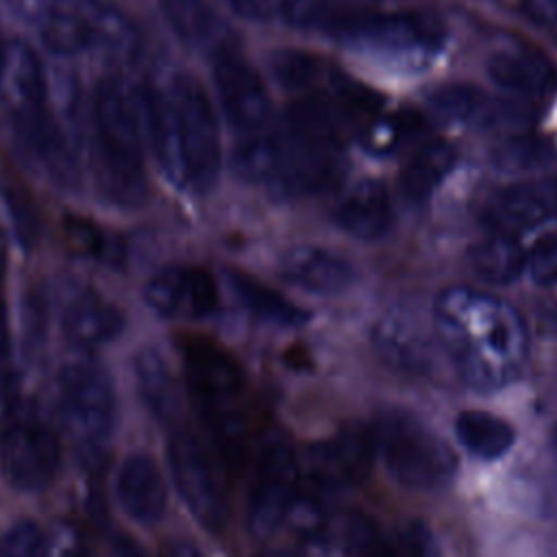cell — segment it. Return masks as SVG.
<instances>
[{
	"label": "cell",
	"instance_id": "1",
	"mask_svg": "<svg viewBox=\"0 0 557 557\" xmlns=\"http://www.w3.org/2000/svg\"><path fill=\"white\" fill-rule=\"evenodd\" d=\"M435 329L472 387L498 389L524 368V322L513 307L494 296L468 287L446 289L435 305Z\"/></svg>",
	"mask_w": 557,
	"mask_h": 557
},
{
	"label": "cell",
	"instance_id": "2",
	"mask_svg": "<svg viewBox=\"0 0 557 557\" xmlns=\"http://www.w3.org/2000/svg\"><path fill=\"white\" fill-rule=\"evenodd\" d=\"M91 168L100 196L117 209H139L148 198V91L124 76H104L94 91Z\"/></svg>",
	"mask_w": 557,
	"mask_h": 557
},
{
	"label": "cell",
	"instance_id": "3",
	"mask_svg": "<svg viewBox=\"0 0 557 557\" xmlns=\"http://www.w3.org/2000/svg\"><path fill=\"white\" fill-rule=\"evenodd\" d=\"M346 131L326 91L292 102L274 128L276 170L268 189L289 200L335 187L346 168Z\"/></svg>",
	"mask_w": 557,
	"mask_h": 557
},
{
	"label": "cell",
	"instance_id": "4",
	"mask_svg": "<svg viewBox=\"0 0 557 557\" xmlns=\"http://www.w3.org/2000/svg\"><path fill=\"white\" fill-rule=\"evenodd\" d=\"M285 24L400 59H426L442 46V28L433 17L411 11H379L374 4L294 0Z\"/></svg>",
	"mask_w": 557,
	"mask_h": 557
},
{
	"label": "cell",
	"instance_id": "5",
	"mask_svg": "<svg viewBox=\"0 0 557 557\" xmlns=\"http://www.w3.org/2000/svg\"><path fill=\"white\" fill-rule=\"evenodd\" d=\"M370 437L387 472L405 487L440 490L455 474L457 459L450 446L405 409L379 411L372 420Z\"/></svg>",
	"mask_w": 557,
	"mask_h": 557
},
{
	"label": "cell",
	"instance_id": "6",
	"mask_svg": "<svg viewBox=\"0 0 557 557\" xmlns=\"http://www.w3.org/2000/svg\"><path fill=\"white\" fill-rule=\"evenodd\" d=\"M159 87L165 96L176 131L183 161V189L205 196L215 187L222 161L220 128L213 104L205 87L185 72L172 74Z\"/></svg>",
	"mask_w": 557,
	"mask_h": 557
},
{
	"label": "cell",
	"instance_id": "7",
	"mask_svg": "<svg viewBox=\"0 0 557 557\" xmlns=\"http://www.w3.org/2000/svg\"><path fill=\"white\" fill-rule=\"evenodd\" d=\"M54 403L63 429L81 446L98 450L113 435L117 394L109 372L98 361H67L57 372Z\"/></svg>",
	"mask_w": 557,
	"mask_h": 557
},
{
	"label": "cell",
	"instance_id": "8",
	"mask_svg": "<svg viewBox=\"0 0 557 557\" xmlns=\"http://www.w3.org/2000/svg\"><path fill=\"white\" fill-rule=\"evenodd\" d=\"M298 487V461L289 435L270 429L255 444L252 479L246 500V527L257 540H265L285 522L287 507Z\"/></svg>",
	"mask_w": 557,
	"mask_h": 557
},
{
	"label": "cell",
	"instance_id": "9",
	"mask_svg": "<svg viewBox=\"0 0 557 557\" xmlns=\"http://www.w3.org/2000/svg\"><path fill=\"white\" fill-rule=\"evenodd\" d=\"M170 474L189 513L209 533H222L228 520V500L218 472V457L189 431H172L168 440Z\"/></svg>",
	"mask_w": 557,
	"mask_h": 557
},
{
	"label": "cell",
	"instance_id": "10",
	"mask_svg": "<svg viewBox=\"0 0 557 557\" xmlns=\"http://www.w3.org/2000/svg\"><path fill=\"white\" fill-rule=\"evenodd\" d=\"M61 446L50 424L33 409H17L0 433V468L22 492L46 490L59 470Z\"/></svg>",
	"mask_w": 557,
	"mask_h": 557
},
{
	"label": "cell",
	"instance_id": "11",
	"mask_svg": "<svg viewBox=\"0 0 557 557\" xmlns=\"http://www.w3.org/2000/svg\"><path fill=\"white\" fill-rule=\"evenodd\" d=\"M181 359L185 387L202 424L237 416L235 403L244 389L239 363L207 339H185Z\"/></svg>",
	"mask_w": 557,
	"mask_h": 557
},
{
	"label": "cell",
	"instance_id": "12",
	"mask_svg": "<svg viewBox=\"0 0 557 557\" xmlns=\"http://www.w3.org/2000/svg\"><path fill=\"white\" fill-rule=\"evenodd\" d=\"M374 444L370 431L350 424L324 442L313 444L305 457L307 487L324 498L359 485L372 466Z\"/></svg>",
	"mask_w": 557,
	"mask_h": 557
},
{
	"label": "cell",
	"instance_id": "13",
	"mask_svg": "<svg viewBox=\"0 0 557 557\" xmlns=\"http://www.w3.org/2000/svg\"><path fill=\"white\" fill-rule=\"evenodd\" d=\"M213 85L222 113L233 131L252 135L268 128L270 96L261 76L237 50L213 57Z\"/></svg>",
	"mask_w": 557,
	"mask_h": 557
},
{
	"label": "cell",
	"instance_id": "14",
	"mask_svg": "<svg viewBox=\"0 0 557 557\" xmlns=\"http://www.w3.org/2000/svg\"><path fill=\"white\" fill-rule=\"evenodd\" d=\"M485 222L498 231L516 235L557 215V181H527L496 191L485 205Z\"/></svg>",
	"mask_w": 557,
	"mask_h": 557
},
{
	"label": "cell",
	"instance_id": "15",
	"mask_svg": "<svg viewBox=\"0 0 557 557\" xmlns=\"http://www.w3.org/2000/svg\"><path fill=\"white\" fill-rule=\"evenodd\" d=\"M433 109L455 122L479 128H522L527 122V113L518 102H503L472 85H446L433 91L431 96Z\"/></svg>",
	"mask_w": 557,
	"mask_h": 557
},
{
	"label": "cell",
	"instance_id": "16",
	"mask_svg": "<svg viewBox=\"0 0 557 557\" xmlns=\"http://www.w3.org/2000/svg\"><path fill=\"white\" fill-rule=\"evenodd\" d=\"M278 274L289 285L318 296L342 294L355 281V270L348 259L311 244L289 248L278 259Z\"/></svg>",
	"mask_w": 557,
	"mask_h": 557
},
{
	"label": "cell",
	"instance_id": "17",
	"mask_svg": "<svg viewBox=\"0 0 557 557\" xmlns=\"http://www.w3.org/2000/svg\"><path fill=\"white\" fill-rule=\"evenodd\" d=\"M115 496L122 511L141 527L157 524L168 507L165 483L154 459L146 453L128 455L117 468Z\"/></svg>",
	"mask_w": 557,
	"mask_h": 557
},
{
	"label": "cell",
	"instance_id": "18",
	"mask_svg": "<svg viewBox=\"0 0 557 557\" xmlns=\"http://www.w3.org/2000/svg\"><path fill=\"white\" fill-rule=\"evenodd\" d=\"M161 13L174 35L211 57L237 50L231 24L207 0H161Z\"/></svg>",
	"mask_w": 557,
	"mask_h": 557
},
{
	"label": "cell",
	"instance_id": "19",
	"mask_svg": "<svg viewBox=\"0 0 557 557\" xmlns=\"http://www.w3.org/2000/svg\"><path fill=\"white\" fill-rule=\"evenodd\" d=\"M487 74L503 91L520 100H548L557 91V67L544 54L529 48L492 54Z\"/></svg>",
	"mask_w": 557,
	"mask_h": 557
},
{
	"label": "cell",
	"instance_id": "20",
	"mask_svg": "<svg viewBox=\"0 0 557 557\" xmlns=\"http://www.w3.org/2000/svg\"><path fill=\"white\" fill-rule=\"evenodd\" d=\"M333 222L355 239H381L392 226V202L385 185L374 178L355 183L335 202Z\"/></svg>",
	"mask_w": 557,
	"mask_h": 557
},
{
	"label": "cell",
	"instance_id": "21",
	"mask_svg": "<svg viewBox=\"0 0 557 557\" xmlns=\"http://www.w3.org/2000/svg\"><path fill=\"white\" fill-rule=\"evenodd\" d=\"M65 337L78 348H98L124 331L122 311L94 289H78L63 309Z\"/></svg>",
	"mask_w": 557,
	"mask_h": 557
},
{
	"label": "cell",
	"instance_id": "22",
	"mask_svg": "<svg viewBox=\"0 0 557 557\" xmlns=\"http://www.w3.org/2000/svg\"><path fill=\"white\" fill-rule=\"evenodd\" d=\"M133 376L146 411L159 424L172 429L181 413V392L165 357L157 348L144 346L133 359Z\"/></svg>",
	"mask_w": 557,
	"mask_h": 557
},
{
	"label": "cell",
	"instance_id": "23",
	"mask_svg": "<svg viewBox=\"0 0 557 557\" xmlns=\"http://www.w3.org/2000/svg\"><path fill=\"white\" fill-rule=\"evenodd\" d=\"M0 87L9 102L11 115H24L48 107V87L44 65L37 52L24 41H11Z\"/></svg>",
	"mask_w": 557,
	"mask_h": 557
},
{
	"label": "cell",
	"instance_id": "24",
	"mask_svg": "<svg viewBox=\"0 0 557 557\" xmlns=\"http://www.w3.org/2000/svg\"><path fill=\"white\" fill-rule=\"evenodd\" d=\"M81 7L91 50L102 52L113 61H128L139 52V33L120 9L102 0H81Z\"/></svg>",
	"mask_w": 557,
	"mask_h": 557
},
{
	"label": "cell",
	"instance_id": "25",
	"mask_svg": "<svg viewBox=\"0 0 557 557\" xmlns=\"http://www.w3.org/2000/svg\"><path fill=\"white\" fill-rule=\"evenodd\" d=\"M226 285L235 294V298L242 302V307L252 313L257 320H263L274 326H300L309 320V311L294 305L272 287L263 285L259 278L244 274L239 270H226L224 272Z\"/></svg>",
	"mask_w": 557,
	"mask_h": 557
},
{
	"label": "cell",
	"instance_id": "26",
	"mask_svg": "<svg viewBox=\"0 0 557 557\" xmlns=\"http://www.w3.org/2000/svg\"><path fill=\"white\" fill-rule=\"evenodd\" d=\"M457 152L448 141L433 139L422 144L400 172L398 185L405 200L413 205L424 202L453 170Z\"/></svg>",
	"mask_w": 557,
	"mask_h": 557
},
{
	"label": "cell",
	"instance_id": "27",
	"mask_svg": "<svg viewBox=\"0 0 557 557\" xmlns=\"http://www.w3.org/2000/svg\"><path fill=\"white\" fill-rule=\"evenodd\" d=\"M468 263L481 281L505 285L520 274L522 265L527 263V257L520 244L516 242V235L494 231L490 237L476 242L470 248Z\"/></svg>",
	"mask_w": 557,
	"mask_h": 557
},
{
	"label": "cell",
	"instance_id": "28",
	"mask_svg": "<svg viewBox=\"0 0 557 557\" xmlns=\"http://www.w3.org/2000/svg\"><path fill=\"white\" fill-rule=\"evenodd\" d=\"M457 440L481 459H496L513 444V429L503 418L487 411H463L455 422Z\"/></svg>",
	"mask_w": 557,
	"mask_h": 557
},
{
	"label": "cell",
	"instance_id": "29",
	"mask_svg": "<svg viewBox=\"0 0 557 557\" xmlns=\"http://www.w3.org/2000/svg\"><path fill=\"white\" fill-rule=\"evenodd\" d=\"M191 268L168 265L154 272L144 287V302L161 318L187 315Z\"/></svg>",
	"mask_w": 557,
	"mask_h": 557
},
{
	"label": "cell",
	"instance_id": "30",
	"mask_svg": "<svg viewBox=\"0 0 557 557\" xmlns=\"http://www.w3.org/2000/svg\"><path fill=\"white\" fill-rule=\"evenodd\" d=\"M270 72L274 81L289 91H309L329 81L331 70L324 59L305 50H276L270 54Z\"/></svg>",
	"mask_w": 557,
	"mask_h": 557
},
{
	"label": "cell",
	"instance_id": "31",
	"mask_svg": "<svg viewBox=\"0 0 557 557\" xmlns=\"http://www.w3.org/2000/svg\"><path fill=\"white\" fill-rule=\"evenodd\" d=\"M67 244L83 257H89L107 268H120L126 259V246L115 233H107L98 224L85 218H65Z\"/></svg>",
	"mask_w": 557,
	"mask_h": 557
},
{
	"label": "cell",
	"instance_id": "32",
	"mask_svg": "<svg viewBox=\"0 0 557 557\" xmlns=\"http://www.w3.org/2000/svg\"><path fill=\"white\" fill-rule=\"evenodd\" d=\"M422 131L420 117L411 113H396V115H376L361 133V141L366 150L374 154H389L398 148H403L409 139L416 137V133Z\"/></svg>",
	"mask_w": 557,
	"mask_h": 557
},
{
	"label": "cell",
	"instance_id": "33",
	"mask_svg": "<svg viewBox=\"0 0 557 557\" xmlns=\"http://www.w3.org/2000/svg\"><path fill=\"white\" fill-rule=\"evenodd\" d=\"M2 202L11 220V231L22 250H33L39 244L41 220L33 198L17 185L2 187Z\"/></svg>",
	"mask_w": 557,
	"mask_h": 557
},
{
	"label": "cell",
	"instance_id": "34",
	"mask_svg": "<svg viewBox=\"0 0 557 557\" xmlns=\"http://www.w3.org/2000/svg\"><path fill=\"white\" fill-rule=\"evenodd\" d=\"M46 531L33 520H20L0 537V555L7 557H41L50 550Z\"/></svg>",
	"mask_w": 557,
	"mask_h": 557
},
{
	"label": "cell",
	"instance_id": "35",
	"mask_svg": "<svg viewBox=\"0 0 557 557\" xmlns=\"http://www.w3.org/2000/svg\"><path fill=\"white\" fill-rule=\"evenodd\" d=\"M22 348L26 355H35L46 344L48 333V305L46 294L30 289L22 298Z\"/></svg>",
	"mask_w": 557,
	"mask_h": 557
},
{
	"label": "cell",
	"instance_id": "36",
	"mask_svg": "<svg viewBox=\"0 0 557 557\" xmlns=\"http://www.w3.org/2000/svg\"><path fill=\"white\" fill-rule=\"evenodd\" d=\"M496 161L500 168H513V170L544 168L553 161V150L548 144H542L531 137H511L496 152Z\"/></svg>",
	"mask_w": 557,
	"mask_h": 557
},
{
	"label": "cell",
	"instance_id": "37",
	"mask_svg": "<svg viewBox=\"0 0 557 557\" xmlns=\"http://www.w3.org/2000/svg\"><path fill=\"white\" fill-rule=\"evenodd\" d=\"M218 309H220V296H218V285L213 276L202 268H191L187 315L196 320H205L215 315Z\"/></svg>",
	"mask_w": 557,
	"mask_h": 557
},
{
	"label": "cell",
	"instance_id": "38",
	"mask_svg": "<svg viewBox=\"0 0 557 557\" xmlns=\"http://www.w3.org/2000/svg\"><path fill=\"white\" fill-rule=\"evenodd\" d=\"M527 265L535 283H557V231L542 235L527 255Z\"/></svg>",
	"mask_w": 557,
	"mask_h": 557
},
{
	"label": "cell",
	"instance_id": "39",
	"mask_svg": "<svg viewBox=\"0 0 557 557\" xmlns=\"http://www.w3.org/2000/svg\"><path fill=\"white\" fill-rule=\"evenodd\" d=\"M233 13L255 22H287L294 0H222Z\"/></svg>",
	"mask_w": 557,
	"mask_h": 557
},
{
	"label": "cell",
	"instance_id": "40",
	"mask_svg": "<svg viewBox=\"0 0 557 557\" xmlns=\"http://www.w3.org/2000/svg\"><path fill=\"white\" fill-rule=\"evenodd\" d=\"M7 7L15 17L30 26H39L57 7L61 0H4Z\"/></svg>",
	"mask_w": 557,
	"mask_h": 557
},
{
	"label": "cell",
	"instance_id": "41",
	"mask_svg": "<svg viewBox=\"0 0 557 557\" xmlns=\"http://www.w3.org/2000/svg\"><path fill=\"white\" fill-rule=\"evenodd\" d=\"M527 11L544 24L557 22V0H527Z\"/></svg>",
	"mask_w": 557,
	"mask_h": 557
},
{
	"label": "cell",
	"instance_id": "42",
	"mask_svg": "<svg viewBox=\"0 0 557 557\" xmlns=\"http://www.w3.org/2000/svg\"><path fill=\"white\" fill-rule=\"evenodd\" d=\"M11 350V337H9V313H7V302L0 289V359H7Z\"/></svg>",
	"mask_w": 557,
	"mask_h": 557
},
{
	"label": "cell",
	"instance_id": "43",
	"mask_svg": "<svg viewBox=\"0 0 557 557\" xmlns=\"http://www.w3.org/2000/svg\"><path fill=\"white\" fill-rule=\"evenodd\" d=\"M7 259H9V242H7V235L0 231V289L7 274Z\"/></svg>",
	"mask_w": 557,
	"mask_h": 557
},
{
	"label": "cell",
	"instance_id": "44",
	"mask_svg": "<svg viewBox=\"0 0 557 557\" xmlns=\"http://www.w3.org/2000/svg\"><path fill=\"white\" fill-rule=\"evenodd\" d=\"M9 46H11V41L4 39L2 28H0V72H2V67H4V61H7V54H9Z\"/></svg>",
	"mask_w": 557,
	"mask_h": 557
},
{
	"label": "cell",
	"instance_id": "45",
	"mask_svg": "<svg viewBox=\"0 0 557 557\" xmlns=\"http://www.w3.org/2000/svg\"><path fill=\"white\" fill-rule=\"evenodd\" d=\"M335 2H346V4H376L381 0H335Z\"/></svg>",
	"mask_w": 557,
	"mask_h": 557
}]
</instances>
